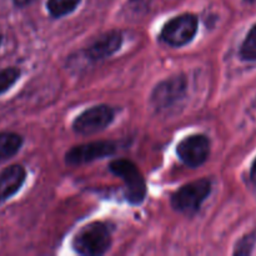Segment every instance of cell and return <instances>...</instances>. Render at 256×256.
Here are the masks:
<instances>
[{
  "mask_svg": "<svg viewBox=\"0 0 256 256\" xmlns=\"http://www.w3.org/2000/svg\"><path fill=\"white\" fill-rule=\"evenodd\" d=\"M2 35L0 34V45H2Z\"/></svg>",
  "mask_w": 256,
  "mask_h": 256,
  "instance_id": "d6986e66",
  "label": "cell"
},
{
  "mask_svg": "<svg viewBox=\"0 0 256 256\" xmlns=\"http://www.w3.org/2000/svg\"><path fill=\"white\" fill-rule=\"evenodd\" d=\"M176 154L186 166L198 168L210 155V140L206 135L194 134L184 138L176 146Z\"/></svg>",
  "mask_w": 256,
  "mask_h": 256,
  "instance_id": "ba28073f",
  "label": "cell"
},
{
  "mask_svg": "<svg viewBox=\"0 0 256 256\" xmlns=\"http://www.w3.org/2000/svg\"><path fill=\"white\" fill-rule=\"evenodd\" d=\"M20 70L18 68H6L0 70V95L10 89L19 80Z\"/></svg>",
  "mask_w": 256,
  "mask_h": 256,
  "instance_id": "5bb4252c",
  "label": "cell"
},
{
  "mask_svg": "<svg viewBox=\"0 0 256 256\" xmlns=\"http://www.w3.org/2000/svg\"><path fill=\"white\" fill-rule=\"evenodd\" d=\"M115 112L109 105H95L85 110L72 122L75 132L82 135H92L106 129L112 122Z\"/></svg>",
  "mask_w": 256,
  "mask_h": 256,
  "instance_id": "8992f818",
  "label": "cell"
},
{
  "mask_svg": "<svg viewBox=\"0 0 256 256\" xmlns=\"http://www.w3.org/2000/svg\"><path fill=\"white\" fill-rule=\"evenodd\" d=\"M198 32V18L194 14H182L166 22L160 32V39L172 48L189 44Z\"/></svg>",
  "mask_w": 256,
  "mask_h": 256,
  "instance_id": "277c9868",
  "label": "cell"
},
{
  "mask_svg": "<svg viewBox=\"0 0 256 256\" xmlns=\"http://www.w3.org/2000/svg\"><path fill=\"white\" fill-rule=\"evenodd\" d=\"M116 142H109V140H99V142H92L88 144L76 145L72 148L65 155V162L68 165H82L86 162H92L98 159L114 155L116 152Z\"/></svg>",
  "mask_w": 256,
  "mask_h": 256,
  "instance_id": "52a82bcc",
  "label": "cell"
},
{
  "mask_svg": "<svg viewBox=\"0 0 256 256\" xmlns=\"http://www.w3.org/2000/svg\"><path fill=\"white\" fill-rule=\"evenodd\" d=\"M250 179H252V182L256 185V159L254 160V162H252V169H250Z\"/></svg>",
  "mask_w": 256,
  "mask_h": 256,
  "instance_id": "e0dca14e",
  "label": "cell"
},
{
  "mask_svg": "<svg viewBox=\"0 0 256 256\" xmlns=\"http://www.w3.org/2000/svg\"><path fill=\"white\" fill-rule=\"evenodd\" d=\"M212 192V182L206 178L194 180L182 185L172 194V206L176 212L185 215H195L202 208V204Z\"/></svg>",
  "mask_w": 256,
  "mask_h": 256,
  "instance_id": "7a4b0ae2",
  "label": "cell"
},
{
  "mask_svg": "<svg viewBox=\"0 0 256 256\" xmlns=\"http://www.w3.org/2000/svg\"><path fill=\"white\" fill-rule=\"evenodd\" d=\"M240 58L245 62H256V24L248 32L240 48Z\"/></svg>",
  "mask_w": 256,
  "mask_h": 256,
  "instance_id": "4fadbf2b",
  "label": "cell"
},
{
  "mask_svg": "<svg viewBox=\"0 0 256 256\" xmlns=\"http://www.w3.org/2000/svg\"><path fill=\"white\" fill-rule=\"evenodd\" d=\"M22 145V138L16 132H0V160H6L16 155Z\"/></svg>",
  "mask_w": 256,
  "mask_h": 256,
  "instance_id": "8fae6325",
  "label": "cell"
},
{
  "mask_svg": "<svg viewBox=\"0 0 256 256\" xmlns=\"http://www.w3.org/2000/svg\"><path fill=\"white\" fill-rule=\"evenodd\" d=\"M110 172L122 180L125 196L132 205H139L146 196V182L136 165L126 159H116L109 164Z\"/></svg>",
  "mask_w": 256,
  "mask_h": 256,
  "instance_id": "3957f363",
  "label": "cell"
},
{
  "mask_svg": "<svg viewBox=\"0 0 256 256\" xmlns=\"http://www.w3.org/2000/svg\"><path fill=\"white\" fill-rule=\"evenodd\" d=\"M122 44V34L116 30L108 32L98 38L92 45L86 49L88 58H90L94 62L105 59V58L112 56V54L120 49Z\"/></svg>",
  "mask_w": 256,
  "mask_h": 256,
  "instance_id": "30bf717a",
  "label": "cell"
},
{
  "mask_svg": "<svg viewBox=\"0 0 256 256\" xmlns=\"http://www.w3.org/2000/svg\"><path fill=\"white\" fill-rule=\"evenodd\" d=\"M246 2H256V0H245Z\"/></svg>",
  "mask_w": 256,
  "mask_h": 256,
  "instance_id": "ac0fdd59",
  "label": "cell"
},
{
  "mask_svg": "<svg viewBox=\"0 0 256 256\" xmlns=\"http://www.w3.org/2000/svg\"><path fill=\"white\" fill-rule=\"evenodd\" d=\"M26 179V170L19 164L10 165L0 172V202L14 196Z\"/></svg>",
  "mask_w": 256,
  "mask_h": 256,
  "instance_id": "9c48e42d",
  "label": "cell"
},
{
  "mask_svg": "<svg viewBox=\"0 0 256 256\" xmlns=\"http://www.w3.org/2000/svg\"><path fill=\"white\" fill-rule=\"evenodd\" d=\"M255 242H256V235L254 232H252V234L245 235L242 239H240L239 242H238L236 246H235V250H234V255L252 254Z\"/></svg>",
  "mask_w": 256,
  "mask_h": 256,
  "instance_id": "9a60e30c",
  "label": "cell"
},
{
  "mask_svg": "<svg viewBox=\"0 0 256 256\" xmlns=\"http://www.w3.org/2000/svg\"><path fill=\"white\" fill-rule=\"evenodd\" d=\"M188 80L184 75H175V76L160 82L154 88L150 96V102L156 110L169 109L176 105L186 94Z\"/></svg>",
  "mask_w": 256,
  "mask_h": 256,
  "instance_id": "5b68a950",
  "label": "cell"
},
{
  "mask_svg": "<svg viewBox=\"0 0 256 256\" xmlns=\"http://www.w3.org/2000/svg\"><path fill=\"white\" fill-rule=\"evenodd\" d=\"M32 2V0H12V2H14L15 6H18V8L26 6V5H29Z\"/></svg>",
  "mask_w": 256,
  "mask_h": 256,
  "instance_id": "2e32d148",
  "label": "cell"
},
{
  "mask_svg": "<svg viewBox=\"0 0 256 256\" xmlns=\"http://www.w3.org/2000/svg\"><path fill=\"white\" fill-rule=\"evenodd\" d=\"M112 230L106 222H92L84 225L72 240L74 252L84 256L105 254L112 246Z\"/></svg>",
  "mask_w": 256,
  "mask_h": 256,
  "instance_id": "6da1fadb",
  "label": "cell"
},
{
  "mask_svg": "<svg viewBox=\"0 0 256 256\" xmlns=\"http://www.w3.org/2000/svg\"><path fill=\"white\" fill-rule=\"evenodd\" d=\"M82 0H48L46 6L50 15L54 18H62L74 12Z\"/></svg>",
  "mask_w": 256,
  "mask_h": 256,
  "instance_id": "7c38bea8",
  "label": "cell"
}]
</instances>
